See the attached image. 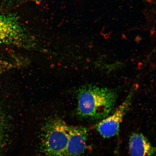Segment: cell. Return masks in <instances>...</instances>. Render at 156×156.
<instances>
[{
    "label": "cell",
    "instance_id": "cell-1",
    "mask_svg": "<svg viewBox=\"0 0 156 156\" xmlns=\"http://www.w3.org/2000/svg\"><path fill=\"white\" fill-rule=\"evenodd\" d=\"M118 96L115 90L92 84L83 86L77 92V115L89 121L102 120L114 110Z\"/></svg>",
    "mask_w": 156,
    "mask_h": 156
},
{
    "label": "cell",
    "instance_id": "cell-2",
    "mask_svg": "<svg viewBox=\"0 0 156 156\" xmlns=\"http://www.w3.org/2000/svg\"><path fill=\"white\" fill-rule=\"evenodd\" d=\"M68 125L59 119H53L45 126L42 141L46 156H64L68 138Z\"/></svg>",
    "mask_w": 156,
    "mask_h": 156
},
{
    "label": "cell",
    "instance_id": "cell-3",
    "mask_svg": "<svg viewBox=\"0 0 156 156\" xmlns=\"http://www.w3.org/2000/svg\"><path fill=\"white\" fill-rule=\"evenodd\" d=\"M28 35L16 15L0 14V44L32 47L34 41Z\"/></svg>",
    "mask_w": 156,
    "mask_h": 156
},
{
    "label": "cell",
    "instance_id": "cell-4",
    "mask_svg": "<svg viewBox=\"0 0 156 156\" xmlns=\"http://www.w3.org/2000/svg\"><path fill=\"white\" fill-rule=\"evenodd\" d=\"M136 87H132L128 96L112 114L99 121L95 128L100 135L105 138L113 137L118 133L125 115L131 105Z\"/></svg>",
    "mask_w": 156,
    "mask_h": 156
},
{
    "label": "cell",
    "instance_id": "cell-5",
    "mask_svg": "<svg viewBox=\"0 0 156 156\" xmlns=\"http://www.w3.org/2000/svg\"><path fill=\"white\" fill-rule=\"evenodd\" d=\"M68 138L64 156H83L86 150L87 128L68 125Z\"/></svg>",
    "mask_w": 156,
    "mask_h": 156
},
{
    "label": "cell",
    "instance_id": "cell-6",
    "mask_svg": "<svg viewBox=\"0 0 156 156\" xmlns=\"http://www.w3.org/2000/svg\"><path fill=\"white\" fill-rule=\"evenodd\" d=\"M129 148L131 156H154L155 148L143 134L135 133L130 136Z\"/></svg>",
    "mask_w": 156,
    "mask_h": 156
},
{
    "label": "cell",
    "instance_id": "cell-7",
    "mask_svg": "<svg viewBox=\"0 0 156 156\" xmlns=\"http://www.w3.org/2000/svg\"><path fill=\"white\" fill-rule=\"evenodd\" d=\"M3 118L0 116V142L3 139L5 132V122Z\"/></svg>",
    "mask_w": 156,
    "mask_h": 156
},
{
    "label": "cell",
    "instance_id": "cell-8",
    "mask_svg": "<svg viewBox=\"0 0 156 156\" xmlns=\"http://www.w3.org/2000/svg\"><path fill=\"white\" fill-rule=\"evenodd\" d=\"M7 1H9V2H12L16 1V0H7Z\"/></svg>",
    "mask_w": 156,
    "mask_h": 156
}]
</instances>
